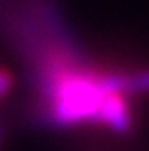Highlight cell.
I'll return each instance as SVG.
<instances>
[{
	"mask_svg": "<svg viewBox=\"0 0 149 151\" xmlns=\"http://www.w3.org/2000/svg\"><path fill=\"white\" fill-rule=\"evenodd\" d=\"M10 89H12V78H10L8 70L0 68V99H4Z\"/></svg>",
	"mask_w": 149,
	"mask_h": 151,
	"instance_id": "cell-1",
	"label": "cell"
},
{
	"mask_svg": "<svg viewBox=\"0 0 149 151\" xmlns=\"http://www.w3.org/2000/svg\"><path fill=\"white\" fill-rule=\"evenodd\" d=\"M0 138H2V124H0Z\"/></svg>",
	"mask_w": 149,
	"mask_h": 151,
	"instance_id": "cell-2",
	"label": "cell"
}]
</instances>
